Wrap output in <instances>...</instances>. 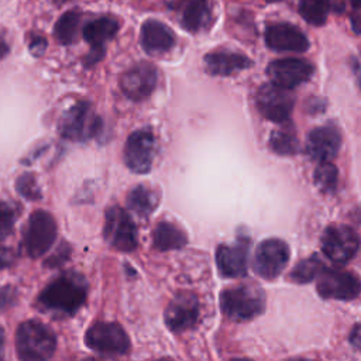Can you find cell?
<instances>
[{"label":"cell","mask_w":361,"mask_h":361,"mask_svg":"<svg viewBox=\"0 0 361 361\" xmlns=\"http://www.w3.org/2000/svg\"><path fill=\"white\" fill-rule=\"evenodd\" d=\"M87 282L78 272H65L38 295V307L52 316H72L86 300Z\"/></svg>","instance_id":"obj_1"},{"label":"cell","mask_w":361,"mask_h":361,"mask_svg":"<svg viewBox=\"0 0 361 361\" xmlns=\"http://www.w3.org/2000/svg\"><path fill=\"white\" fill-rule=\"evenodd\" d=\"M56 348L55 333L38 320L21 323L16 331V350L21 360L41 361L51 358Z\"/></svg>","instance_id":"obj_2"},{"label":"cell","mask_w":361,"mask_h":361,"mask_svg":"<svg viewBox=\"0 0 361 361\" xmlns=\"http://www.w3.org/2000/svg\"><path fill=\"white\" fill-rule=\"evenodd\" d=\"M223 313L235 322H247L259 316L265 309L264 290L254 283L227 288L220 295Z\"/></svg>","instance_id":"obj_3"},{"label":"cell","mask_w":361,"mask_h":361,"mask_svg":"<svg viewBox=\"0 0 361 361\" xmlns=\"http://www.w3.org/2000/svg\"><path fill=\"white\" fill-rule=\"evenodd\" d=\"M58 227L54 216L47 210H35L23 231V248L31 258L44 255L55 243Z\"/></svg>","instance_id":"obj_4"},{"label":"cell","mask_w":361,"mask_h":361,"mask_svg":"<svg viewBox=\"0 0 361 361\" xmlns=\"http://www.w3.org/2000/svg\"><path fill=\"white\" fill-rule=\"evenodd\" d=\"M102 127V118L93 111L89 102H78L68 109L59 121V133L71 141H86L94 137Z\"/></svg>","instance_id":"obj_5"},{"label":"cell","mask_w":361,"mask_h":361,"mask_svg":"<svg viewBox=\"0 0 361 361\" xmlns=\"http://www.w3.org/2000/svg\"><path fill=\"white\" fill-rule=\"evenodd\" d=\"M360 247L357 231L345 224L329 226L322 235V250L324 255L337 265L351 261Z\"/></svg>","instance_id":"obj_6"},{"label":"cell","mask_w":361,"mask_h":361,"mask_svg":"<svg viewBox=\"0 0 361 361\" xmlns=\"http://www.w3.org/2000/svg\"><path fill=\"white\" fill-rule=\"evenodd\" d=\"M85 343L102 355H123L130 348V338L117 323H94L86 331Z\"/></svg>","instance_id":"obj_7"},{"label":"cell","mask_w":361,"mask_h":361,"mask_svg":"<svg viewBox=\"0 0 361 361\" xmlns=\"http://www.w3.org/2000/svg\"><path fill=\"white\" fill-rule=\"evenodd\" d=\"M103 235L118 251L130 252L137 248V227L127 212L118 206L107 209Z\"/></svg>","instance_id":"obj_8"},{"label":"cell","mask_w":361,"mask_h":361,"mask_svg":"<svg viewBox=\"0 0 361 361\" xmlns=\"http://www.w3.org/2000/svg\"><path fill=\"white\" fill-rule=\"evenodd\" d=\"M289 245L279 238H268L258 244L254 255V271L264 279L276 278L288 265Z\"/></svg>","instance_id":"obj_9"},{"label":"cell","mask_w":361,"mask_h":361,"mask_svg":"<svg viewBox=\"0 0 361 361\" xmlns=\"http://www.w3.org/2000/svg\"><path fill=\"white\" fill-rule=\"evenodd\" d=\"M295 106L293 94L283 87L272 83L262 85L257 92V107L259 113L274 121L285 123L290 118V113Z\"/></svg>","instance_id":"obj_10"},{"label":"cell","mask_w":361,"mask_h":361,"mask_svg":"<svg viewBox=\"0 0 361 361\" xmlns=\"http://www.w3.org/2000/svg\"><path fill=\"white\" fill-rule=\"evenodd\" d=\"M317 292L324 299L353 300L360 293V281L353 272L323 268L319 274Z\"/></svg>","instance_id":"obj_11"},{"label":"cell","mask_w":361,"mask_h":361,"mask_svg":"<svg viewBox=\"0 0 361 361\" xmlns=\"http://www.w3.org/2000/svg\"><path fill=\"white\" fill-rule=\"evenodd\" d=\"M314 72V66L299 58H282L272 61L267 66V75L272 85L283 89H293L305 82H307Z\"/></svg>","instance_id":"obj_12"},{"label":"cell","mask_w":361,"mask_h":361,"mask_svg":"<svg viewBox=\"0 0 361 361\" xmlns=\"http://www.w3.org/2000/svg\"><path fill=\"white\" fill-rule=\"evenodd\" d=\"M155 155V137L151 130L141 128L131 133L124 145V162L135 173H147Z\"/></svg>","instance_id":"obj_13"},{"label":"cell","mask_w":361,"mask_h":361,"mask_svg":"<svg viewBox=\"0 0 361 361\" xmlns=\"http://www.w3.org/2000/svg\"><path fill=\"white\" fill-rule=\"evenodd\" d=\"M199 300L190 292L178 293L166 306L164 319L169 330L179 333L193 327L199 319Z\"/></svg>","instance_id":"obj_14"},{"label":"cell","mask_w":361,"mask_h":361,"mask_svg":"<svg viewBox=\"0 0 361 361\" xmlns=\"http://www.w3.org/2000/svg\"><path fill=\"white\" fill-rule=\"evenodd\" d=\"M157 80L158 73L155 66L147 62H140L124 72L120 80V86L128 99L141 102L155 90Z\"/></svg>","instance_id":"obj_15"},{"label":"cell","mask_w":361,"mask_h":361,"mask_svg":"<svg viewBox=\"0 0 361 361\" xmlns=\"http://www.w3.org/2000/svg\"><path fill=\"white\" fill-rule=\"evenodd\" d=\"M250 238L241 235L233 244H221L216 251V264L224 278H240L247 274Z\"/></svg>","instance_id":"obj_16"},{"label":"cell","mask_w":361,"mask_h":361,"mask_svg":"<svg viewBox=\"0 0 361 361\" xmlns=\"http://www.w3.org/2000/svg\"><path fill=\"white\" fill-rule=\"evenodd\" d=\"M264 37L267 47L275 52H305L309 48L307 37L288 23L268 25Z\"/></svg>","instance_id":"obj_17"},{"label":"cell","mask_w":361,"mask_h":361,"mask_svg":"<svg viewBox=\"0 0 361 361\" xmlns=\"http://www.w3.org/2000/svg\"><path fill=\"white\" fill-rule=\"evenodd\" d=\"M341 145V135L336 126L326 124L316 127L307 135L305 151L314 161H330L333 159Z\"/></svg>","instance_id":"obj_18"},{"label":"cell","mask_w":361,"mask_h":361,"mask_svg":"<svg viewBox=\"0 0 361 361\" xmlns=\"http://www.w3.org/2000/svg\"><path fill=\"white\" fill-rule=\"evenodd\" d=\"M203 62L206 72L213 76H228L234 72L248 69L252 65V61L248 56L231 51L209 52Z\"/></svg>","instance_id":"obj_19"},{"label":"cell","mask_w":361,"mask_h":361,"mask_svg":"<svg viewBox=\"0 0 361 361\" xmlns=\"http://www.w3.org/2000/svg\"><path fill=\"white\" fill-rule=\"evenodd\" d=\"M175 44L173 32L157 20H147L141 25V45L149 55L168 52Z\"/></svg>","instance_id":"obj_20"},{"label":"cell","mask_w":361,"mask_h":361,"mask_svg":"<svg viewBox=\"0 0 361 361\" xmlns=\"http://www.w3.org/2000/svg\"><path fill=\"white\" fill-rule=\"evenodd\" d=\"M212 21L210 0H183L180 24L189 32L204 30Z\"/></svg>","instance_id":"obj_21"},{"label":"cell","mask_w":361,"mask_h":361,"mask_svg":"<svg viewBox=\"0 0 361 361\" xmlns=\"http://www.w3.org/2000/svg\"><path fill=\"white\" fill-rule=\"evenodd\" d=\"M118 31L117 20L111 17H100L87 23L83 28V38L92 48H104V44L110 41Z\"/></svg>","instance_id":"obj_22"},{"label":"cell","mask_w":361,"mask_h":361,"mask_svg":"<svg viewBox=\"0 0 361 361\" xmlns=\"http://www.w3.org/2000/svg\"><path fill=\"white\" fill-rule=\"evenodd\" d=\"M154 247L159 251L180 250L186 245L188 237L182 228L169 221H161L157 224L152 233Z\"/></svg>","instance_id":"obj_23"},{"label":"cell","mask_w":361,"mask_h":361,"mask_svg":"<svg viewBox=\"0 0 361 361\" xmlns=\"http://www.w3.org/2000/svg\"><path fill=\"white\" fill-rule=\"evenodd\" d=\"M158 204V196L154 190L144 185H138L131 189L127 196V206L135 214L141 217H148Z\"/></svg>","instance_id":"obj_24"},{"label":"cell","mask_w":361,"mask_h":361,"mask_svg":"<svg viewBox=\"0 0 361 361\" xmlns=\"http://www.w3.org/2000/svg\"><path fill=\"white\" fill-rule=\"evenodd\" d=\"M79 23H80V14L78 11L71 10L63 13L56 21L54 28V34L58 42L62 45L72 44L78 37Z\"/></svg>","instance_id":"obj_25"},{"label":"cell","mask_w":361,"mask_h":361,"mask_svg":"<svg viewBox=\"0 0 361 361\" xmlns=\"http://www.w3.org/2000/svg\"><path fill=\"white\" fill-rule=\"evenodd\" d=\"M299 14L312 25H323L331 8L330 0H299Z\"/></svg>","instance_id":"obj_26"},{"label":"cell","mask_w":361,"mask_h":361,"mask_svg":"<svg viewBox=\"0 0 361 361\" xmlns=\"http://www.w3.org/2000/svg\"><path fill=\"white\" fill-rule=\"evenodd\" d=\"M323 268L324 265L319 255L313 254L307 258H303L293 267L292 272L289 274V279H292L296 283H309L320 274Z\"/></svg>","instance_id":"obj_27"},{"label":"cell","mask_w":361,"mask_h":361,"mask_svg":"<svg viewBox=\"0 0 361 361\" xmlns=\"http://www.w3.org/2000/svg\"><path fill=\"white\" fill-rule=\"evenodd\" d=\"M269 147L278 155H295L299 152V140L290 130H275L269 137Z\"/></svg>","instance_id":"obj_28"},{"label":"cell","mask_w":361,"mask_h":361,"mask_svg":"<svg viewBox=\"0 0 361 361\" xmlns=\"http://www.w3.org/2000/svg\"><path fill=\"white\" fill-rule=\"evenodd\" d=\"M314 185L324 193H333L337 188L338 171L337 168L329 162L322 161L319 166L314 169Z\"/></svg>","instance_id":"obj_29"},{"label":"cell","mask_w":361,"mask_h":361,"mask_svg":"<svg viewBox=\"0 0 361 361\" xmlns=\"http://www.w3.org/2000/svg\"><path fill=\"white\" fill-rule=\"evenodd\" d=\"M16 188L20 192V195L24 196L25 199H30V200L41 199V190L32 173H28V172L23 173L16 182Z\"/></svg>","instance_id":"obj_30"},{"label":"cell","mask_w":361,"mask_h":361,"mask_svg":"<svg viewBox=\"0 0 361 361\" xmlns=\"http://www.w3.org/2000/svg\"><path fill=\"white\" fill-rule=\"evenodd\" d=\"M16 210L4 202H0V240L7 237L16 223Z\"/></svg>","instance_id":"obj_31"},{"label":"cell","mask_w":361,"mask_h":361,"mask_svg":"<svg viewBox=\"0 0 361 361\" xmlns=\"http://www.w3.org/2000/svg\"><path fill=\"white\" fill-rule=\"evenodd\" d=\"M17 300V290L11 285L0 288V312L11 307Z\"/></svg>","instance_id":"obj_32"},{"label":"cell","mask_w":361,"mask_h":361,"mask_svg":"<svg viewBox=\"0 0 361 361\" xmlns=\"http://www.w3.org/2000/svg\"><path fill=\"white\" fill-rule=\"evenodd\" d=\"M69 251H71L69 245H66V244L61 245L58 248V251L48 258L47 267H59L61 264H63L68 259V257H69Z\"/></svg>","instance_id":"obj_33"},{"label":"cell","mask_w":361,"mask_h":361,"mask_svg":"<svg viewBox=\"0 0 361 361\" xmlns=\"http://www.w3.org/2000/svg\"><path fill=\"white\" fill-rule=\"evenodd\" d=\"M104 56V48H92L90 52L85 58V65L86 66H93L99 61H102Z\"/></svg>","instance_id":"obj_34"},{"label":"cell","mask_w":361,"mask_h":361,"mask_svg":"<svg viewBox=\"0 0 361 361\" xmlns=\"http://www.w3.org/2000/svg\"><path fill=\"white\" fill-rule=\"evenodd\" d=\"M13 259H14V255L11 250H8L7 247H0V271L10 267Z\"/></svg>","instance_id":"obj_35"},{"label":"cell","mask_w":361,"mask_h":361,"mask_svg":"<svg viewBox=\"0 0 361 361\" xmlns=\"http://www.w3.org/2000/svg\"><path fill=\"white\" fill-rule=\"evenodd\" d=\"M30 48H31L32 54L41 55V54L45 51V48H47V41H45L42 37H35V38L31 41Z\"/></svg>","instance_id":"obj_36"},{"label":"cell","mask_w":361,"mask_h":361,"mask_svg":"<svg viewBox=\"0 0 361 361\" xmlns=\"http://www.w3.org/2000/svg\"><path fill=\"white\" fill-rule=\"evenodd\" d=\"M350 340H351V343L354 344L355 348L360 347V326L358 324L354 326V329H353V331L350 334Z\"/></svg>","instance_id":"obj_37"},{"label":"cell","mask_w":361,"mask_h":361,"mask_svg":"<svg viewBox=\"0 0 361 361\" xmlns=\"http://www.w3.org/2000/svg\"><path fill=\"white\" fill-rule=\"evenodd\" d=\"M8 54V42L4 37V34L0 32V59L4 58Z\"/></svg>","instance_id":"obj_38"},{"label":"cell","mask_w":361,"mask_h":361,"mask_svg":"<svg viewBox=\"0 0 361 361\" xmlns=\"http://www.w3.org/2000/svg\"><path fill=\"white\" fill-rule=\"evenodd\" d=\"M4 343H6V334H4L3 327L0 326V360L4 355Z\"/></svg>","instance_id":"obj_39"},{"label":"cell","mask_w":361,"mask_h":361,"mask_svg":"<svg viewBox=\"0 0 361 361\" xmlns=\"http://www.w3.org/2000/svg\"><path fill=\"white\" fill-rule=\"evenodd\" d=\"M351 24H353V30L355 34L360 32V17L358 14H355L353 18H351Z\"/></svg>","instance_id":"obj_40"},{"label":"cell","mask_w":361,"mask_h":361,"mask_svg":"<svg viewBox=\"0 0 361 361\" xmlns=\"http://www.w3.org/2000/svg\"><path fill=\"white\" fill-rule=\"evenodd\" d=\"M350 3H351V6H353L355 10H358V7H360V0H350Z\"/></svg>","instance_id":"obj_41"},{"label":"cell","mask_w":361,"mask_h":361,"mask_svg":"<svg viewBox=\"0 0 361 361\" xmlns=\"http://www.w3.org/2000/svg\"><path fill=\"white\" fill-rule=\"evenodd\" d=\"M267 1H279V0H267Z\"/></svg>","instance_id":"obj_42"}]
</instances>
